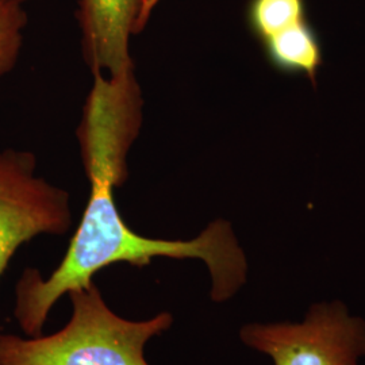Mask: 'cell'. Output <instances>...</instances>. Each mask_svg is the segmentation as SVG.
<instances>
[{
	"label": "cell",
	"mask_w": 365,
	"mask_h": 365,
	"mask_svg": "<svg viewBox=\"0 0 365 365\" xmlns=\"http://www.w3.org/2000/svg\"><path fill=\"white\" fill-rule=\"evenodd\" d=\"M80 155L90 182V197L66 256L49 277L26 268L15 288L14 317L29 337H38L56 302L90 286L99 271L117 262L146 267L156 257L196 259L209 268L211 299L233 298L247 283L248 261L232 225L218 220L192 240L150 238L135 233L120 217L114 191L128 179L131 146L88 140Z\"/></svg>",
	"instance_id": "obj_1"
},
{
	"label": "cell",
	"mask_w": 365,
	"mask_h": 365,
	"mask_svg": "<svg viewBox=\"0 0 365 365\" xmlns=\"http://www.w3.org/2000/svg\"><path fill=\"white\" fill-rule=\"evenodd\" d=\"M68 295L72 317L60 331L30 339L0 334V365H149L146 344L173 322L170 313L125 319L107 306L95 283Z\"/></svg>",
	"instance_id": "obj_2"
},
{
	"label": "cell",
	"mask_w": 365,
	"mask_h": 365,
	"mask_svg": "<svg viewBox=\"0 0 365 365\" xmlns=\"http://www.w3.org/2000/svg\"><path fill=\"white\" fill-rule=\"evenodd\" d=\"M240 337L274 365H359L365 356V321L339 300L314 304L300 324H248Z\"/></svg>",
	"instance_id": "obj_3"
},
{
	"label": "cell",
	"mask_w": 365,
	"mask_h": 365,
	"mask_svg": "<svg viewBox=\"0 0 365 365\" xmlns=\"http://www.w3.org/2000/svg\"><path fill=\"white\" fill-rule=\"evenodd\" d=\"M71 226V196L37 175L36 156L25 150H1L0 276L21 245L41 235H66Z\"/></svg>",
	"instance_id": "obj_4"
},
{
	"label": "cell",
	"mask_w": 365,
	"mask_h": 365,
	"mask_svg": "<svg viewBox=\"0 0 365 365\" xmlns=\"http://www.w3.org/2000/svg\"><path fill=\"white\" fill-rule=\"evenodd\" d=\"M144 0H78L81 52L92 75L120 76L135 69L130 39L145 26Z\"/></svg>",
	"instance_id": "obj_5"
},
{
	"label": "cell",
	"mask_w": 365,
	"mask_h": 365,
	"mask_svg": "<svg viewBox=\"0 0 365 365\" xmlns=\"http://www.w3.org/2000/svg\"><path fill=\"white\" fill-rule=\"evenodd\" d=\"M265 61L286 76H304L317 86L325 63L324 42L309 18L282 27L259 42Z\"/></svg>",
	"instance_id": "obj_6"
},
{
	"label": "cell",
	"mask_w": 365,
	"mask_h": 365,
	"mask_svg": "<svg viewBox=\"0 0 365 365\" xmlns=\"http://www.w3.org/2000/svg\"><path fill=\"white\" fill-rule=\"evenodd\" d=\"M309 18L307 0H248L245 22L257 42L282 27Z\"/></svg>",
	"instance_id": "obj_7"
},
{
	"label": "cell",
	"mask_w": 365,
	"mask_h": 365,
	"mask_svg": "<svg viewBox=\"0 0 365 365\" xmlns=\"http://www.w3.org/2000/svg\"><path fill=\"white\" fill-rule=\"evenodd\" d=\"M27 21L22 3L0 0V78L10 73L19 61Z\"/></svg>",
	"instance_id": "obj_8"
},
{
	"label": "cell",
	"mask_w": 365,
	"mask_h": 365,
	"mask_svg": "<svg viewBox=\"0 0 365 365\" xmlns=\"http://www.w3.org/2000/svg\"><path fill=\"white\" fill-rule=\"evenodd\" d=\"M13 1H18V3H22V4H24L27 0H13Z\"/></svg>",
	"instance_id": "obj_9"
}]
</instances>
